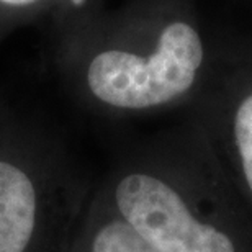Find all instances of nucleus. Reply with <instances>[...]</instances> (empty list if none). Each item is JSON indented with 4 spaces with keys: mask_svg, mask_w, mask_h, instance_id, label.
Masks as SVG:
<instances>
[{
    "mask_svg": "<svg viewBox=\"0 0 252 252\" xmlns=\"http://www.w3.org/2000/svg\"><path fill=\"white\" fill-rule=\"evenodd\" d=\"M0 2L7 3V5H15V7H22V5H28V3H33L34 0H0Z\"/></svg>",
    "mask_w": 252,
    "mask_h": 252,
    "instance_id": "6",
    "label": "nucleus"
},
{
    "mask_svg": "<svg viewBox=\"0 0 252 252\" xmlns=\"http://www.w3.org/2000/svg\"><path fill=\"white\" fill-rule=\"evenodd\" d=\"M92 252H158L126 221H115L98 231Z\"/></svg>",
    "mask_w": 252,
    "mask_h": 252,
    "instance_id": "4",
    "label": "nucleus"
},
{
    "mask_svg": "<svg viewBox=\"0 0 252 252\" xmlns=\"http://www.w3.org/2000/svg\"><path fill=\"white\" fill-rule=\"evenodd\" d=\"M234 139L241 169L252 193V94L239 103L234 115Z\"/></svg>",
    "mask_w": 252,
    "mask_h": 252,
    "instance_id": "5",
    "label": "nucleus"
},
{
    "mask_svg": "<svg viewBox=\"0 0 252 252\" xmlns=\"http://www.w3.org/2000/svg\"><path fill=\"white\" fill-rule=\"evenodd\" d=\"M125 221L158 252H238L228 234L191 213L170 185L131 174L117 187Z\"/></svg>",
    "mask_w": 252,
    "mask_h": 252,
    "instance_id": "2",
    "label": "nucleus"
},
{
    "mask_svg": "<svg viewBox=\"0 0 252 252\" xmlns=\"http://www.w3.org/2000/svg\"><path fill=\"white\" fill-rule=\"evenodd\" d=\"M203 61L198 33L175 22L160 33L149 58L125 51H105L90 63V90L118 108H149L180 97L193 85Z\"/></svg>",
    "mask_w": 252,
    "mask_h": 252,
    "instance_id": "1",
    "label": "nucleus"
},
{
    "mask_svg": "<svg viewBox=\"0 0 252 252\" xmlns=\"http://www.w3.org/2000/svg\"><path fill=\"white\" fill-rule=\"evenodd\" d=\"M36 195L28 175L12 164L0 162V252H23L30 243Z\"/></svg>",
    "mask_w": 252,
    "mask_h": 252,
    "instance_id": "3",
    "label": "nucleus"
}]
</instances>
